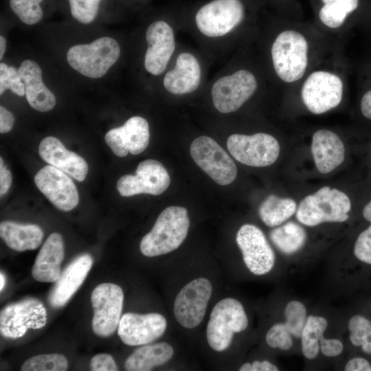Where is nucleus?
I'll return each instance as SVG.
<instances>
[{
	"instance_id": "obj_1",
	"label": "nucleus",
	"mask_w": 371,
	"mask_h": 371,
	"mask_svg": "<svg viewBox=\"0 0 371 371\" xmlns=\"http://www.w3.org/2000/svg\"><path fill=\"white\" fill-rule=\"evenodd\" d=\"M190 227L188 210L170 206L159 215L152 229L140 242V251L147 257L168 254L177 249L186 239Z\"/></svg>"
},
{
	"instance_id": "obj_2",
	"label": "nucleus",
	"mask_w": 371,
	"mask_h": 371,
	"mask_svg": "<svg viewBox=\"0 0 371 371\" xmlns=\"http://www.w3.org/2000/svg\"><path fill=\"white\" fill-rule=\"evenodd\" d=\"M351 208V201L346 193L324 186L301 201L296 217L302 224L309 227L326 222L342 223L349 218Z\"/></svg>"
},
{
	"instance_id": "obj_3",
	"label": "nucleus",
	"mask_w": 371,
	"mask_h": 371,
	"mask_svg": "<svg viewBox=\"0 0 371 371\" xmlns=\"http://www.w3.org/2000/svg\"><path fill=\"white\" fill-rule=\"evenodd\" d=\"M120 56L117 41L103 36L88 44L71 47L67 53V60L71 67L82 76L100 78L117 61Z\"/></svg>"
},
{
	"instance_id": "obj_4",
	"label": "nucleus",
	"mask_w": 371,
	"mask_h": 371,
	"mask_svg": "<svg viewBox=\"0 0 371 371\" xmlns=\"http://www.w3.org/2000/svg\"><path fill=\"white\" fill-rule=\"evenodd\" d=\"M274 70L284 82H293L304 74L308 64V43L304 36L294 30L280 33L271 47Z\"/></svg>"
},
{
	"instance_id": "obj_5",
	"label": "nucleus",
	"mask_w": 371,
	"mask_h": 371,
	"mask_svg": "<svg viewBox=\"0 0 371 371\" xmlns=\"http://www.w3.org/2000/svg\"><path fill=\"white\" fill-rule=\"evenodd\" d=\"M248 319L242 304L237 300L227 297L214 306L206 328L209 346L215 351L228 348L235 333L245 330Z\"/></svg>"
},
{
	"instance_id": "obj_6",
	"label": "nucleus",
	"mask_w": 371,
	"mask_h": 371,
	"mask_svg": "<svg viewBox=\"0 0 371 371\" xmlns=\"http://www.w3.org/2000/svg\"><path fill=\"white\" fill-rule=\"evenodd\" d=\"M245 15L246 6L243 0H210L196 9L194 22L202 34L216 38L235 29Z\"/></svg>"
},
{
	"instance_id": "obj_7",
	"label": "nucleus",
	"mask_w": 371,
	"mask_h": 371,
	"mask_svg": "<svg viewBox=\"0 0 371 371\" xmlns=\"http://www.w3.org/2000/svg\"><path fill=\"white\" fill-rule=\"evenodd\" d=\"M227 147L236 160L252 167H266L274 164L280 150L278 141L265 133L250 135L232 134L227 138Z\"/></svg>"
},
{
	"instance_id": "obj_8",
	"label": "nucleus",
	"mask_w": 371,
	"mask_h": 371,
	"mask_svg": "<svg viewBox=\"0 0 371 371\" xmlns=\"http://www.w3.org/2000/svg\"><path fill=\"white\" fill-rule=\"evenodd\" d=\"M47 319L43 304L36 298H25L8 304L1 310V335L6 338L17 339L29 329L43 328Z\"/></svg>"
},
{
	"instance_id": "obj_9",
	"label": "nucleus",
	"mask_w": 371,
	"mask_h": 371,
	"mask_svg": "<svg viewBox=\"0 0 371 371\" xmlns=\"http://www.w3.org/2000/svg\"><path fill=\"white\" fill-rule=\"evenodd\" d=\"M190 155L196 163L216 183H232L237 175V168L229 155L212 138L199 136L192 142Z\"/></svg>"
},
{
	"instance_id": "obj_10",
	"label": "nucleus",
	"mask_w": 371,
	"mask_h": 371,
	"mask_svg": "<svg viewBox=\"0 0 371 371\" xmlns=\"http://www.w3.org/2000/svg\"><path fill=\"white\" fill-rule=\"evenodd\" d=\"M257 87L256 78L251 71L238 70L214 82L211 90L213 104L222 113L234 112L251 97Z\"/></svg>"
},
{
	"instance_id": "obj_11",
	"label": "nucleus",
	"mask_w": 371,
	"mask_h": 371,
	"mask_svg": "<svg viewBox=\"0 0 371 371\" xmlns=\"http://www.w3.org/2000/svg\"><path fill=\"white\" fill-rule=\"evenodd\" d=\"M93 309L92 329L100 337L112 335L118 327L123 307L122 288L113 283L98 284L91 295Z\"/></svg>"
},
{
	"instance_id": "obj_12",
	"label": "nucleus",
	"mask_w": 371,
	"mask_h": 371,
	"mask_svg": "<svg viewBox=\"0 0 371 371\" xmlns=\"http://www.w3.org/2000/svg\"><path fill=\"white\" fill-rule=\"evenodd\" d=\"M302 98L306 108L314 114H322L341 102L343 83L340 78L326 71H316L305 80Z\"/></svg>"
},
{
	"instance_id": "obj_13",
	"label": "nucleus",
	"mask_w": 371,
	"mask_h": 371,
	"mask_svg": "<svg viewBox=\"0 0 371 371\" xmlns=\"http://www.w3.org/2000/svg\"><path fill=\"white\" fill-rule=\"evenodd\" d=\"M212 293V285L207 278H199L186 284L174 302V315L177 322L189 329L199 325L204 318Z\"/></svg>"
},
{
	"instance_id": "obj_14",
	"label": "nucleus",
	"mask_w": 371,
	"mask_h": 371,
	"mask_svg": "<svg viewBox=\"0 0 371 371\" xmlns=\"http://www.w3.org/2000/svg\"><path fill=\"white\" fill-rule=\"evenodd\" d=\"M170 178L161 163L155 159L141 161L135 175L121 177L117 183V190L122 196H132L139 194L159 195L169 186Z\"/></svg>"
},
{
	"instance_id": "obj_15",
	"label": "nucleus",
	"mask_w": 371,
	"mask_h": 371,
	"mask_svg": "<svg viewBox=\"0 0 371 371\" xmlns=\"http://www.w3.org/2000/svg\"><path fill=\"white\" fill-rule=\"evenodd\" d=\"M236 240L241 250L243 261L252 273L264 275L272 269L275 254L260 228L251 224H245L238 229Z\"/></svg>"
},
{
	"instance_id": "obj_16",
	"label": "nucleus",
	"mask_w": 371,
	"mask_h": 371,
	"mask_svg": "<svg viewBox=\"0 0 371 371\" xmlns=\"http://www.w3.org/2000/svg\"><path fill=\"white\" fill-rule=\"evenodd\" d=\"M38 189L57 209L70 211L79 202L78 189L71 179L53 166H45L34 177Z\"/></svg>"
},
{
	"instance_id": "obj_17",
	"label": "nucleus",
	"mask_w": 371,
	"mask_h": 371,
	"mask_svg": "<svg viewBox=\"0 0 371 371\" xmlns=\"http://www.w3.org/2000/svg\"><path fill=\"white\" fill-rule=\"evenodd\" d=\"M146 40L148 47L144 56L145 69L159 76L166 69L175 49L173 29L166 21H155L146 29Z\"/></svg>"
},
{
	"instance_id": "obj_18",
	"label": "nucleus",
	"mask_w": 371,
	"mask_h": 371,
	"mask_svg": "<svg viewBox=\"0 0 371 371\" xmlns=\"http://www.w3.org/2000/svg\"><path fill=\"white\" fill-rule=\"evenodd\" d=\"M166 326V319L161 314L126 313L120 318L117 334L126 345L142 346L161 337Z\"/></svg>"
},
{
	"instance_id": "obj_19",
	"label": "nucleus",
	"mask_w": 371,
	"mask_h": 371,
	"mask_svg": "<svg viewBox=\"0 0 371 371\" xmlns=\"http://www.w3.org/2000/svg\"><path fill=\"white\" fill-rule=\"evenodd\" d=\"M149 125L140 116L130 117L121 126L109 130L105 135V142L117 157H126L128 153L138 155L149 144Z\"/></svg>"
},
{
	"instance_id": "obj_20",
	"label": "nucleus",
	"mask_w": 371,
	"mask_h": 371,
	"mask_svg": "<svg viewBox=\"0 0 371 371\" xmlns=\"http://www.w3.org/2000/svg\"><path fill=\"white\" fill-rule=\"evenodd\" d=\"M92 265L93 258L88 254L74 258L61 272L49 292V305L53 308L65 305L85 281Z\"/></svg>"
},
{
	"instance_id": "obj_21",
	"label": "nucleus",
	"mask_w": 371,
	"mask_h": 371,
	"mask_svg": "<svg viewBox=\"0 0 371 371\" xmlns=\"http://www.w3.org/2000/svg\"><path fill=\"white\" fill-rule=\"evenodd\" d=\"M38 153L47 164L77 181L85 179L89 170L87 161L76 153L67 150L58 138L48 136L43 139L39 144Z\"/></svg>"
},
{
	"instance_id": "obj_22",
	"label": "nucleus",
	"mask_w": 371,
	"mask_h": 371,
	"mask_svg": "<svg viewBox=\"0 0 371 371\" xmlns=\"http://www.w3.org/2000/svg\"><path fill=\"white\" fill-rule=\"evenodd\" d=\"M201 70L197 58L191 53L178 55L175 66L164 78V86L170 93L183 95L191 93L199 87Z\"/></svg>"
},
{
	"instance_id": "obj_23",
	"label": "nucleus",
	"mask_w": 371,
	"mask_h": 371,
	"mask_svg": "<svg viewBox=\"0 0 371 371\" xmlns=\"http://www.w3.org/2000/svg\"><path fill=\"white\" fill-rule=\"evenodd\" d=\"M311 153L316 168L321 174H328L340 166L345 159L346 150L341 138L328 129L314 133Z\"/></svg>"
},
{
	"instance_id": "obj_24",
	"label": "nucleus",
	"mask_w": 371,
	"mask_h": 371,
	"mask_svg": "<svg viewBox=\"0 0 371 371\" xmlns=\"http://www.w3.org/2000/svg\"><path fill=\"white\" fill-rule=\"evenodd\" d=\"M18 71L24 82L25 97L30 106L40 112L52 110L56 99L44 84L42 70L38 64L26 59L21 63Z\"/></svg>"
},
{
	"instance_id": "obj_25",
	"label": "nucleus",
	"mask_w": 371,
	"mask_h": 371,
	"mask_svg": "<svg viewBox=\"0 0 371 371\" xmlns=\"http://www.w3.org/2000/svg\"><path fill=\"white\" fill-rule=\"evenodd\" d=\"M65 247L62 236L53 233L40 249L32 269L34 279L41 282H54L61 274Z\"/></svg>"
},
{
	"instance_id": "obj_26",
	"label": "nucleus",
	"mask_w": 371,
	"mask_h": 371,
	"mask_svg": "<svg viewBox=\"0 0 371 371\" xmlns=\"http://www.w3.org/2000/svg\"><path fill=\"white\" fill-rule=\"evenodd\" d=\"M0 236L10 249L24 251L34 250L40 246L43 238V232L36 225H23L5 221L0 224Z\"/></svg>"
},
{
	"instance_id": "obj_27",
	"label": "nucleus",
	"mask_w": 371,
	"mask_h": 371,
	"mask_svg": "<svg viewBox=\"0 0 371 371\" xmlns=\"http://www.w3.org/2000/svg\"><path fill=\"white\" fill-rule=\"evenodd\" d=\"M174 350L166 342H159L137 348L124 363L128 371H149L161 366L172 357Z\"/></svg>"
},
{
	"instance_id": "obj_28",
	"label": "nucleus",
	"mask_w": 371,
	"mask_h": 371,
	"mask_svg": "<svg viewBox=\"0 0 371 371\" xmlns=\"http://www.w3.org/2000/svg\"><path fill=\"white\" fill-rule=\"evenodd\" d=\"M296 210L297 204L293 199L270 194L260 204L258 213L266 225L276 227L289 219Z\"/></svg>"
},
{
	"instance_id": "obj_29",
	"label": "nucleus",
	"mask_w": 371,
	"mask_h": 371,
	"mask_svg": "<svg viewBox=\"0 0 371 371\" xmlns=\"http://www.w3.org/2000/svg\"><path fill=\"white\" fill-rule=\"evenodd\" d=\"M270 238L280 251L292 254L303 247L307 234L302 226L291 221L273 229Z\"/></svg>"
},
{
	"instance_id": "obj_30",
	"label": "nucleus",
	"mask_w": 371,
	"mask_h": 371,
	"mask_svg": "<svg viewBox=\"0 0 371 371\" xmlns=\"http://www.w3.org/2000/svg\"><path fill=\"white\" fill-rule=\"evenodd\" d=\"M318 16L321 22L330 28L342 25L348 15L356 10L359 0H321Z\"/></svg>"
},
{
	"instance_id": "obj_31",
	"label": "nucleus",
	"mask_w": 371,
	"mask_h": 371,
	"mask_svg": "<svg viewBox=\"0 0 371 371\" xmlns=\"http://www.w3.org/2000/svg\"><path fill=\"white\" fill-rule=\"evenodd\" d=\"M328 326L327 320L320 316L310 315L307 317L303 328L302 351L308 359H315L319 352V340Z\"/></svg>"
},
{
	"instance_id": "obj_32",
	"label": "nucleus",
	"mask_w": 371,
	"mask_h": 371,
	"mask_svg": "<svg viewBox=\"0 0 371 371\" xmlns=\"http://www.w3.org/2000/svg\"><path fill=\"white\" fill-rule=\"evenodd\" d=\"M46 0H8L10 10L26 25L38 23L44 16L43 4Z\"/></svg>"
},
{
	"instance_id": "obj_33",
	"label": "nucleus",
	"mask_w": 371,
	"mask_h": 371,
	"mask_svg": "<svg viewBox=\"0 0 371 371\" xmlns=\"http://www.w3.org/2000/svg\"><path fill=\"white\" fill-rule=\"evenodd\" d=\"M68 368L67 358L60 354H43L32 357L21 366L22 371H65Z\"/></svg>"
},
{
	"instance_id": "obj_34",
	"label": "nucleus",
	"mask_w": 371,
	"mask_h": 371,
	"mask_svg": "<svg viewBox=\"0 0 371 371\" xmlns=\"http://www.w3.org/2000/svg\"><path fill=\"white\" fill-rule=\"evenodd\" d=\"M350 340L363 352L371 355V322L361 315H355L348 322Z\"/></svg>"
},
{
	"instance_id": "obj_35",
	"label": "nucleus",
	"mask_w": 371,
	"mask_h": 371,
	"mask_svg": "<svg viewBox=\"0 0 371 371\" xmlns=\"http://www.w3.org/2000/svg\"><path fill=\"white\" fill-rule=\"evenodd\" d=\"M104 0H67L71 16L82 24H89L98 17Z\"/></svg>"
},
{
	"instance_id": "obj_36",
	"label": "nucleus",
	"mask_w": 371,
	"mask_h": 371,
	"mask_svg": "<svg viewBox=\"0 0 371 371\" xmlns=\"http://www.w3.org/2000/svg\"><path fill=\"white\" fill-rule=\"evenodd\" d=\"M284 316L286 318L284 324L291 335L300 338L307 319L305 306L299 301H291L285 307Z\"/></svg>"
},
{
	"instance_id": "obj_37",
	"label": "nucleus",
	"mask_w": 371,
	"mask_h": 371,
	"mask_svg": "<svg viewBox=\"0 0 371 371\" xmlns=\"http://www.w3.org/2000/svg\"><path fill=\"white\" fill-rule=\"evenodd\" d=\"M7 89L11 90L19 96L25 95V85L18 69L12 66L0 63V95Z\"/></svg>"
},
{
	"instance_id": "obj_38",
	"label": "nucleus",
	"mask_w": 371,
	"mask_h": 371,
	"mask_svg": "<svg viewBox=\"0 0 371 371\" xmlns=\"http://www.w3.org/2000/svg\"><path fill=\"white\" fill-rule=\"evenodd\" d=\"M265 339L271 348L282 350H289L293 345L291 334L284 323L272 326L267 331Z\"/></svg>"
},
{
	"instance_id": "obj_39",
	"label": "nucleus",
	"mask_w": 371,
	"mask_h": 371,
	"mask_svg": "<svg viewBox=\"0 0 371 371\" xmlns=\"http://www.w3.org/2000/svg\"><path fill=\"white\" fill-rule=\"evenodd\" d=\"M354 254L359 260L371 265V225L357 237Z\"/></svg>"
},
{
	"instance_id": "obj_40",
	"label": "nucleus",
	"mask_w": 371,
	"mask_h": 371,
	"mask_svg": "<svg viewBox=\"0 0 371 371\" xmlns=\"http://www.w3.org/2000/svg\"><path fill=\"white\" fill-rule=\"evenodd\" d=\"M90 370L92 371H117L118 368L111 355L100 353L92 357L90 361Z\"/></svg>"
},
{
	"instance_id": "obj_41",
	"label": "nucleus",
	"mask_w": 371,
	"mask_h": 371,
	"mask_svg": "<svg viewBox=\"0 0 371 371\" xmlns=\"http://www.w3.org/2000/svg\"><path fill=\"white\" fill-rule=\"evenodd\" d=\"M319 348L324 355L336 357L341 353L344 346L337 339H326L323 336L319 340Z\"/></svg>"
},
{
	"instance_id": "obj_42",
	"label": "nucleus",
	"mask_w": 371,
	"mask_h": 371,
	"mask_svg": "<svg viewBox=\"0 0 371 371\" xmlns=\"http://www.w3.org/2000/svg\"><path fill=\"white\" fill-rule=\"evenodd\" d=\"M12 182L11 172L4 164L3 158H0V194L3 196L9 190Z\"/></svg>"
},
{
	"instance_id": "obj_43",
	"label": "nucleus",
	"mask_w": 371,
	"mask_h": 371,
	"mask_svg": "<svg viewBox=\"0 0 371 371\" xmlns=\"http://www.w3.org/2000/svg\"><path fill=\"white\" fill-rule=\"evenodd\" d=\"M14 117L11 112L3 106H0V133H8L12 128Z\"/></svg>"
},
{
	"instance_id": "obj_44",
	"label": "nucleus",
	"mask_w": 371,
	"mask_h": 371,
	"mask_svg": "<svg viewBox=\"0 0 371 371\" xmlns=\"http://www.w3.org/2000/svg\"><path fill=\"white\" fill-rule=\"evenodd\" d=\"M346 371H371L370 363L365 359L355 357L350 359L345 366Z\"/></svg>"
},
{
	"instance_id": "obj_45",
	"label": "nucleus",
	"mask_w": 371,
	"mask_h": 371,
	"mask_svg": "<svg viewBox=\"0 0 371 371\" xmlns=\"http://www.w3.org/2000/svg\"><path fill=\"white\" fill-rule=\"evenodd\" d=\"M360 109L363 115L371 120V89L366 92L362 96Z\"/></svg>"
},
{
	"instance_id": "obj_46",
	"label": "nucleus",
	"mask_w": 371,
	"mask_h": 371,
	"mask_svg": "<svg viewBox=\"0 0 371 371\" xmlns=\"http://www.w3.org/2000/svg\"><path fill=\"white\" fill-rule=\"evenodd\" d=\"M278 368L275 365L267 360L254 361L251 363V371H278Z\"/></svg>"
},
{
	"instance_id": "obj_47",
	"label": "nucleus",
	"mask_w": 371,
	"mask_h": 371,
	"mask_svg": "<svg viewBox=\"0 0 371 371\" xmlns=\"http://www.w3.org/2000/svg\"><path fill=\"white\" fill-rule=\"evenodd\" d=\"M362 213L364 218L371 223V199L363 207Z\"/></svg>"
},
{
	"instance_id": "obj_48",
	"label": "nucleus",
	"mask_w": 371,
	"mask_h": 371,
	"mask_svg": "<svg viewBox=\"0 0 371 371\" xmlns=\"http://www.w3.org/2000/svg\"><path fill=\"white\" fill-rule=\"evenodd\" d=\"M6 49V41L3 36H0V59H2Z\"/></svg>"
},
{
	"instance_id": "obj_49",
	"label": "nucleus",
	"mask_w": 371,
	"mask_h": 371,
	"mask_svg": "<svg viewBox=\"0 0 371 371\" xmlns=\"http://www.w3.org/2000/svg\"><path fill=\"white\" fill-rule=\"evenodd\" d=\"M239 370L240 371H251V363H245L240 367Z\"/></svg>"
},
{
	"instance_id": "obj_50",
	"label": "nucleus",
	"mask_w": 371,
	"mask_h": 371,
	"mask_svg": "<svg viewBox=\"0 0 371 371\" xmlns=\"http://www.w3.org/2000/svg\"><path fill=\"white\" fill-rule=\"evenodd\" d=\"M5 283V278L2 272H1L0 274V290L2 291L3 288L4 287Z\"/></svg>"
}]
</instances>
